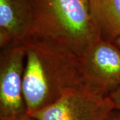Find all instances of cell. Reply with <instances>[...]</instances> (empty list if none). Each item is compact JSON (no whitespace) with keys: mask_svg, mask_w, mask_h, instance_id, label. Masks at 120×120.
<instances>
[{"mask_svg":"<svg viewBox=\"0 0 120 120\" xmlns=\"http://www.w3.org/2000/svg\"><path fill=\"white\" fill-rule=\"evenodd\" d=\"M115 110L109 95L83 84L30 116L35 120H108Z\"/></svg>","mask_w":120,"mask_h":120,"instance_id":"obj_3","label":"cell"},{"mask_svg":"<svg viewBox=\"0 0 120 120\" xmlns=\"http://www.w3.org/2000/svg\"><path fill=\"white\" fill-rule=\"evenodd\" d=\"M115 106V109L120 111V87L109 95Z\"/></svg>","mask_w":120,"mask_h":120,"instance_id":"obj_8","label":"cell"},{"mask_svg":"<svg viewBox=\"0 0 120 120\" xmlns=\"http://www.w3.org/2000/svg\"><path fill=\"white\" fill-rule=\"evenodd\" d=\"M35 120L32 117V116H30L28 114H26L24 116H20V117H17L15 118H13V119H9V120Z\"/></svg>","mask_w":120,"mask_h":120,"instance_id":"obj_9","label":"cell"},{"mask_svg":"<svg viewBox=\"0 0 120 120\" xmlns=\"http://www.w3.org/2000/svg\"><path fill=\"white\" fill-rule=\"evenodd\" d=\"M108 120H120V111L115 110Z\"/></svg>","mask_w":120,"mask_h":120,"instance_id":"obj_10","label":"cell"},{"mask_svg":"<svg viewBox=\"0 0 120 120\" xmlns=\"http://www.w3.org/2000/svg\"><path fill=\"white\" fill-rule=\"evenodd\" d=\"M26 55L22 44L1 49L0 55V120L27 114L23 96Z\"/></svg>","mask_w":120,"mask_h":120,"instance_id":"obj_4","label":"cell"},{"mask_svg":"<svg viewBox=\"0 0 120 120\" xmlns=\"http://www.w3.org/2000/svg\"><path fill=\"white\" fill-rule=\"evenodd\" d=\"M100 39L114 42L120 37V0H88Z\"/></svg>","mask_w":120,"mask_h":120,"instance_id":"obj_7","label":"cell"},{"mask_svg":"<svg viewBox=\"0 0 120 120\" xmlns=\"http://www.w3.org/2000/svg\"><path fill=\"white\" fill-rule=\"evenodd\" d=\"M114 42H115V43H116V45H117V47H119V48L120 49V37L117 39Z\"/></svg>","mask_w":120,"mask_h":120,"instance_id":"obj_11","label":"cell"},{"mask_svg":"<svg viewBox=\"0 0 120 120\" xmlns=\"http://www.w3.org/2000/svg\"><path fill=\"white\" fill-rule=\"evenodd\" d=\"M22 45L26 55L23 96L28 115L86 84L81 58L72 52L35 35H30Z\"/></svg>","mask_w":120,"mask_h":120,"instance_id":"obj_1","label":"cell"},{"mask_svg":"<svg viewBox=\"0 0 120 120\" xmlns=\"http://www.w3.org/2000/svg\"><path fill=\"white\" fill-rule=\"evenodd\" d=\"M30 35L51 41L81 57L100 39L86 0H33Z\"/></svg>","mask_w":120,"mask_h":120,"instance_id":"obj_2","label":"cell"},{"mask_svg":"<svg viewBox=\"0 0 120 120\" xmlns=\"http://www.w3.org/2000/svg\"><path fill=\"white\" fill-rule=\"evenodd\" d=\"M86 84L105 95L120 87V49L99 39L81 57Z\"/></svg>","mask_w":120,"mask_h":120,"instance_id":"obj_5","label":"cell"},{"mask_svg":"<svg viewBox=\"0 0 120 120\" xmlns=\"http://www.w3.org/2000/svg\"><path fill=\"white\" fill-rule=\"evenodd\" d=\"M33 0H0V47L22 44L31 35Z\"/></svg>","mask_w":120,"mask_h":120,"instance_id":"obj_6","label":"cell"},{"mask_svg":"<svg viewBox=\"0 0 120 120\" xmlns=\"http://www.w3.org/2000/svg\"><path fill=\"white\" fill-rule=\"evenodd\" d=\"M86 1H88V0H86Z\"/></svg>","mask_w":120,"mask_h":120,"instance_id":"obj_12","label":"cell"}]
</instances>
